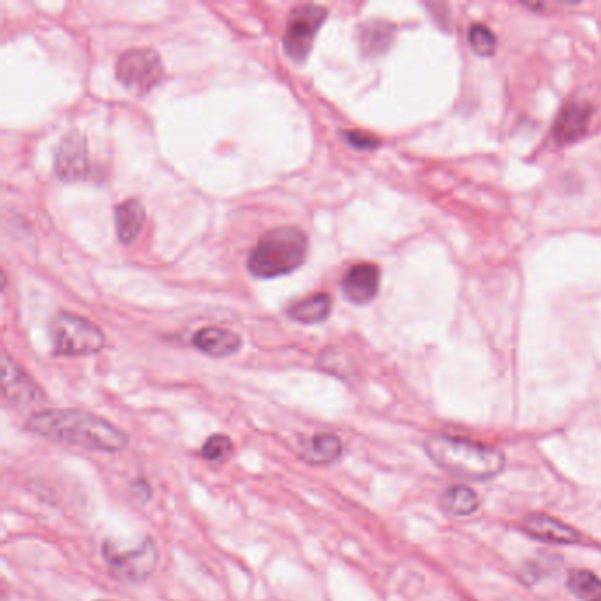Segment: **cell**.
Returning <instances> with one entry per match:
<instances>
[{
  "label": "cell",
  "mask_w": 601,
  "mask_h": 601,
  "mask_svg": "<svg viewBox=\"0 0 601 601\" xmlns=\"http://www.w3.org/2000/svg\"><path fill=\"white\" fill-rule=\"evenodd\" d=\"M522 529L536 540L557 543V545H575L582 540V535L575 527L540 513L526 517L522 522Z\"/></svg>",
  "instance_id": "cell-11"
},
{
  "label": "cell",
  "mask_w": 601,
  "mask_h": 601,
  "mask_svg": "<svg viewBox=\"0 0 601 601\" xmlns=\"http://www.w3.org/2000/svg\"><path fill=\"white\" fill-rule=\"evenodd\" d=\"M346 138H348L349 143L353 145V147H357V149L369 150L374 149V147H378L379 141L371 136V134L364 133V131H349V133L344 134Z\"/></svg>",
  "instance_id": "cell-22"
},
{
  "label": "cell",
  "mask_w": 601,
  "mask_h": 601,
  "mask_svg": "<svg viewBox=\"0 0 601 601\" xmlns=\"http://www.w3.org/2000/svg\"><path fill=\"white\" fill-rule=\"evenodd\" d=\"M101 554L113 577L131 584L149 580L159 564V550L152 538H145L136 549L131 550H120L113 543L106 542L101 547Z\"/></svg>",
  "instance_id": "cell-5"
},
{
  "label": "cell",
  "mask_w": 601,
  "mask_h": 601,
  "mask_svg": "<svg viewBox=\"0 0 601 601\" xmlns=\"http://www.w3.org/2000/svg\"><path fill=\"white\" fill-rule=\"evenodd\" d=\"M394 29L385 22L365 23L360 30V45L365 53H381L385 52L390 41H392Z\"/></svg>",
  "instance_id": "cell-19"
},
{
  "label": "cell",
  "mask_w": 601,
  "mask_h": 601,
  "mask_svg": "<svg viewBox=\"0 0 601 601\" xmlns=\"http://www.w3.org/2000/svg\"><path fill=\"white\" fill-rule=\"evenodd\" d=\"M117 78L124 87L143 96L163 80V60L150 48H134L120 57Z\"/></svg>",
  "instance_id": "cell-7"
},
{
  "label": "cell",
  "mask_w": 601,
  "mask_h": 601,
  "mask_svg": "<svg viewBox=\"0 0 601 601\" xmlns=\"http://www.w3.org/2000/svg\"><path fill=\"white\" fill-rule=\"evenodd\" d=\"M53 353L59 357H87L103 351L106 335L92 321L60 312L53 321Z\"/></svg>",
  "instance_id": "cell-4"
},
{
  "label": "cell",
  "mask_w": 601,
  "mask_h": 601,
  "mask_svg": "<svg viewBox=\"0 0 601 601\" xmlns=\"http://www.w3.org/2000/svg\"><path fill=\"white\" fill-rule=\"evenodd\" d=\"M96 601H113V600H96Z\"/></svg>",
  "instance_id": "cell-23"
},
{
  "label": "cell",
  "mask_w": 601,
  "mask_h": 601,
  "mask_svg": "<svg viewBox=\"0 0 601 601\" xmlns=\"http://www.w3.org/2000/svg\"><path fill=\"white\" fill-rule=\"evenodd\" d=\"M2 395L4 401L22 408V406H34L45 401V395L41 392L34 379L30 378L27 372L23 371L20 365L16 364L13 358L9 357L8 353H4L2 357Z\"/></svg>",
  "instance_id": "cell-8"
},
{
  "label": "cell",
  "mask_w": 601,
  "mask_h": 601,
  "mask_svg": "<svg viewBox=\"0 0 601 601\" xmlns=\"http://www.w3.org/2000/svg\"><path fill=\"white\" fill-rule=\"evenodd\" d=\"M344 452V446L339 436L332 432H321L314 434L312 438L305 439L300 446V455L302 459L316 466H327L339 461Z\"/></svg>",
  "instance_id": "cell-14"
},
{
  "label": "cell",
  "mask_w": 601,
  "mask_h": 601,
  "mask_svg": "<svg viewBox=\"0 0 601 601\" xmlns=\"http://www.w3.org/2000/svg\"><path fill=\"white\" fill-rule=\"evenodd\" d=\"M441 508L453 517H469L480 508L476 492L464 485H452L441 494Z\"/></svg>",
  "instance_id": "cell-17"
},
{
  "label": "cell",
  "mask_w": 601,
  "mask_h": 601,
  "mask_svg": "<svg viewBox=\"0 0 601 601\" xmlns=\"http://www.w3.org/2000/svg\"><path fill=\"white\" fill-rule=\"evenodd\" d=\"M27 429L53 443L75 446L89 452H124L129 443L124 431L115 423L83 409L36 411L29 416Z\"/></svg>",
  "instance_id": "cell-1"
},
{
  "label": "cell",
  "mask_w": 601,
  "mask_h": 601,
  "mask_svg": "<svg viewBox=\"0 0 601 601\" xmlns=\"http://www.w3.org/2000/svg\"><path fill=\"white\" fill-rule=\"evenodd\" d=\"M566 586L580 601H601V579L589 570H573Z\"/></svg>",
  "instance_id": "cell-18"
},
{
  "label": "cell",
  "mask_w": 601,
  "mask_h": 601,
  "mask_svg": "<svg viewBox=\"0 0 601 601\" xmlns=\"http://www.w3.org/2000/svg\"><path fill=\"white\" fill-rule=\"evenodd\" d=\"M381 272L372 263H358L342 277V291L351 302L367 304L378 295Z\"/></svg>",
  "instance_id": "cell-10"
},
{
  "label": "cell",
  "mask_w": 601,
  "mask_h": 601,
  "mask_svg": "<svg viewBox=\"0 0 601 601\" xmlns=\"http://www.w3.org/2000/svg\"><path fill=\"white\" fill-rule=\"evenodd\" d=\"M425 450L436 466L468 480H490L505 469V455L498 448L469 439L436 436L427 441Z\"/></svg>",
  "instance_id": "cell-2"
},
{
  "label": "cell",
  "mask_w": 601,
  "mask_h": 601,
  "mask_svg": "<svg viewBox=\"0 0 601 601\" xmlns=\"http://www.w3.org/2000/svg\"><path fill=\"white\" fill-rule=\"evenodd\" d=\"M591 115H593V108L587 103L572 101V103L566 104L557 115L556 124H554V138L557 143L566 145V143L579 140L580 136L586 133Z\"/></svg>",
  "instance_id": "cell-12"
},
{
  "label": "cell",
  "mask_w": 601,
  "mask_h": 601,
  "mask_svg": "<svg viewBox=\"0 0 601 601\" xmlns=\"http://www.w3.org/2000/svg\"><path fill=\"white\" fill-rule=\"evenodd\" d=\"M332 311V298L327 293H314L311 297L302 298L291 305L290 314L293 320L305 325L320 323L327 320L328 314Z\"/></svg>",
  "instance_id": "cell-16"
},
{
  "label": "cell",
  "mask_w": 601,
  "mask_h": 601,
  "mask_svg": "<svg viewBox=\"0 0 601 601\" xmlns=\"http://www.w3.org/2000/svg\"><path fill=\"white\" fill-rule=\"evenodd\" d=\"M468 39L469 43H471V48H473L478 55L489 57V55L496 52V46H498L496 36H494V32H492L489 27H485L482 23L471 25V29H469L468 32Z\"/></svg>",
  "instance_id": "cell-21"
},
{
  "label": "cell",
  "mask_w": 601,
  "mask_h": 601,
  "mask_svg": "<svg viewBox=\"0 0 601 601\" xmlns=\"http://www.w3.org/2000/svg\"><path fill=\"white\" fill-rule=\"evenodd\" d=\"M194 346L208 357L224 358L235 355L242 348V339L231 330L221 327L201 328L194 335Z\"/></svg>",
  "instance_id": "cell-13"
},
{
  "label": "cell",
  "mask_w": 601,
  "mask_h": 601,
  "mask_svg": "<svg viewBox=\"0 0 601 601\" xmlns=\"http://www.w3.org/2000/svg\"><path fill=\"white\" fill-rule=\"evenodd\" d=\"M233 441L224 434H214L201 446V459L207 462H224L233 453Z\"/></svg>",
  "instance_id": "cell-20"
},
{
  "label": "cell",
  "mask_w": 601,
  "mask_h": 601,
  "mask_svg": "<svg viewBox=\"0 0 601 601\" xmlns=\"http://www.w3.org/2000/svg\"><path fill=\"white\" fill-rule=\"evenodd\" d=\"M327 15V9L316 4H300L291 9L282 38L284 50L290 59L295 62H304L307 59L321 25L327 20Z\"/></svg>",
  "instance_id": "cell-6"
},
{
  "label": "cell",
  "mask_w": 601,
  "mask_h": 601,
  "mask_svg": "<svg viewBox=\"0 0 601 601\" xmlns=\"http://www.w3.org/2000/svg\"><path fill=\"white\" fill-rule=\"evenodd\" d=\"M309 251L307 235L295 226H281L260 238L249 256L247 267L258 279L291 274L304 265Z\"/></svg>",
  "instance_id": "cell-3"
},
{
  "label": "cell",
  "mask_w": 601,
  "mask_h": 601,
  "mask_svg": "<svg viewBox=\"0 0 601 601\" xmlns=\"http://www.w3.org/2000/svg\"><path fill=\"white\" fill-rule=\"evenodd\" d=\"M55 171L62 180H83L90 171L87 140L80 131H69L60 141Z\"/></svg>",
  "instance_id": "cell-9"
},
{
  "label": "cell",
  "mask_w": 601,
  "mask_h": 601,
  "mask_svg": "<svg viewBox=\"0 0 601 601\" xmlns=\"http://www.w3.org/2000/svg\"><path fill=\"white\" fill-rule=\"evenodd\" d=\"M145 207L141 201L127 200L120 203L115 210V223H117V233H119L122 244H133L136 238L140 237L143 224H145Z\"/></svg>",
  "instance_id": "cell-15"
}]
</instances>
